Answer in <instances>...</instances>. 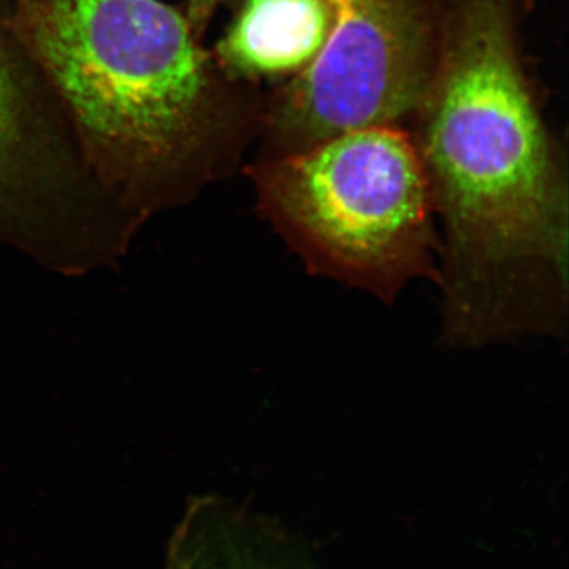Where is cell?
<instances>
[{
  "label": "cell",
  "instance_id": "cell-1",
  "mask_svg": "<svg viewBox=\"0 0 569 569\" xmlns=\"http://www.w3.org/2000/svg\"><path fill=\"white\" fill-rule=\"evenodd\" d=\"M520 6L449 0L417 108L451 347L567 332L568 182L520 63Z\"/></svg>",
  "mask_w": 569,
  "mask_h": 569
},
{
  "label": "cell",
  "instance_id": "cell-2",
  "mask_svg": "<svg viewBox=\"0 0 569 569\" xmlns=\"http://www.w3.org/2000/svg\"><path fill=\"white\" fill-rule=\"evenodd\" d=\"M14 29L69 112L93 173L144 223L230 174L253 127L181 7L162 0H9Z\"/></svg>",
  "mask_w": 569,
  "mask_h": 569
},
{
  "label": "cell",
  "instance_id": "cell-3",
  "mask_svg": "<svg viewBox=\"0 0 569 569\" xmlns=\"http://www.w3.org/2000/svg\"><path fill=\"white\" fill-rule=\"evenodd\" d=\"M258 209L307 271L391 305L418 279L437 282L436 208L408 134L351 130L250 167Z\"/></svg>",
  "mask_w": 569,
  "mask_h": 569
},
{
  "label": "cell",
  "instance_id": "cell-4",
  "mask_svg": "<svg viewBox=\"0 0 569 569\" xmlns=\"http://www.w3.org/2000/svg\"><path fill=\"white\" fill-rule=\"evenodd\" d=\"M108 193L0 0V242L61 272L111 264L141 228Z\"/></svg>",
  "mask_w": 569,
  "mask_h": 569
},
{
  "label": "cell",
  "instance_id": "cell-5",
  "mask_svg": "<svg viewBox=\"0 0 569 569\" xmlns=\"http://www.w3.org/2000/svg\"><path fill=\"white\" fill-rule=\"evenodd\" d=\"M325 47L277 93L269 132L287 153L417 111L438 32L426 0H329Z\"/></svg>",
  "mask_w": 569,
  "mask_h": 569
},
{
  "label": "cell",
  "instance_id": "cell-6",
  "mask_svg": "<svg viewBox=\"0 0 569 569\" xmlns=\"http://www.w3.org/2000/svg\"><path fill=\"white\" fill-rule=\"evenodd\" d=\"M228 0H186L181 7L198 36ZM233 18L212 56L239 82L298 74L325 47L335 14L329 0H230Z\"/></svg>",
  "mask_w": 569,
  "mask_h": 569
},
{
  "label": "cell",
  "instance_id": "cell-7",
  "mask_svg": "<svg viewBox=\"0 0 569 569\" xmlns=\"http://www.w3.org/2000/svg\"><path fill=\"white\" fill-rule=\"evenodd\" d=\"M170 545L167 569H310L279 523L220 497L193 500Z\"/></svg>",
  "mask_w": 569,
  "mask_h": 569
}]
</instances>
